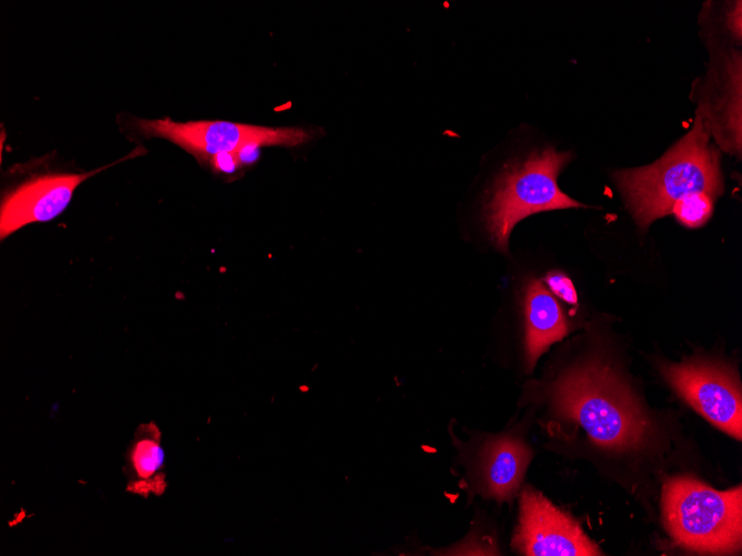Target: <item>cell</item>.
<instances>
[{"instance_id": "cell-10", "label": "cell", "mask_w": 742, "mask_h": 556, "mask_svg": "<svg viewBox=\"0 0 742 556\" xmlns=\"http://www.w3.org/2000/svg\"><path fill=\"white\" fill-rule=\"evenodd\" d=\"M160 438V431L153 422L141 424L134 432L123 468L128 477L129 492L142 496L163 493L166 479L161 471L166 454Z\"/></svg>"}, {"instance_id": "cell-12", "label": "cell", "mask_w": 742, "mask_h": 556, "mask_svg": "<svg viewBox=\"0 0 742 556\" xmlns=\"http://www.w3.org/2000/svg\"><path fill=\"white\" fill-rule=\"evenodd\" d=\"M713 200L705 193L688 194L673 204L671 213L684 226L699 228L710 219Z\"/></svg>"}, {"instance_id": "cell-2", "label": "cell", "mask_w": 742, "mask_h": 556, "mask_svg": "<svg viewBox=\"0 0 742 556\" xmlns=\"http://www.w3.org/2000/svg\"><path fill=\"white\" fill-rule=\"evenodd\" d=\"M555 412L581 425L596 444L616 451L638 448L651 424L640 404L610 366L591 361L569 370L553 384Z\"/></svg>"}, {"instance_id": "cell-11", "label": "cell", "mask_w": 742, "mask_h": 556, "mask_svg": "<svg viewBox=\"0 0 742 556\" xmlns=\"http://www.w3.org/2000/svg\"><path fill=\"white\" fill-rule=\"evenodd\" d=\"M531 458V449L518 438L505 436L490 442L482 462L487 494L499 502L509 501L520 486Z\"/></svg>"}, {"instance_id": "cell-9", "label": "cell", "mask_w": 742, "mask_h": 556, "mask_svg": "<svg viewBox=\"0 0 742 556\" xmlns=\"http://www.w3.org/2000/svg\"><path fill=\"white\" fill-rule=\"evenodd\" d=\"M525 350L529 370L551 344L569 332L563 311L554 295L539 280H532L525 292Z\"/></svg>"}, {"instance_id": "cell-1", "label": "cell", "mask_w": 742, "mask_h": 556, "mask_svg": "<svg viewBox=\"0 0 742 556\" xmlns=\"http://www.w3.org/2000/svg\"><path fill=\"white\" fill-rule=\"evenodd\" d=\"M638 225L642 229L671 214L673 204L692 193L715 199L723 192L720 154L699 114L693 128L654 163L614 173Z\"/></svg>"}, {"instance_id": "cell-5", "label": "cell", "mask_w": 742, "mask_h": 556, "mask_svg": "<svg viewBox=\"0 0 742 556\" xmlns=\"http://www.w3.org/2000/svg\"><path fill=\"white\" fill-rule=\"evenodd\" d=\"M134 127L144 137L167 139L200 159H211L220 152H235L251 142L293 146L313 137L310 130L303 128H270L229 121L176 122L170 118L137 119Z\"/></svg>"}, {"instance_id": "cell-3", "label": "cell", "mask_w": 742, "mask_h": 556, "mask_svg": "<svg viewBox=\"0 0 742 556\" xmlns=\"http://www.w3.org/2000/svg\"><path fill=\"white\" fill-rule=\"evenodd\" d=\"M662 513L673 540L700 554L726 555L741 549V485L716 491L691 476L663 484Z\"/></svg>"}, {"instance_id": "cell-7", "label": "cell", "mask_w": 742, "mask_h": 556, "mask_svg": "<svg viewBox=\"0 0 742 556\" xmlns=\"http://www.w3.org/2000/svg\"><path fill=\"white\" fill-rule=\"evenodd\" d=\"M519 518L512 546L522 555H602L576 520L531 487L521 493Z\"/></svg>"}, {"instance_id": "cell-15", "label": "cell", "mask_w": 742, "mask_h": 556, "mask_svg": "<svg viewBox=\"0 0 742 556\" xmlns=\"http://www.w3.org/2000/svg\"><path fill=\"white\" fill-rule=\"evenodd\" d=\"M261 146L262 145L260 143L251 142V143H245L241 145L239 149H237L234 154L240 166L255 163L260 156Z\"/></svg>"}, {"instance_id": "cell-14", "label": "cell", "mask_w": 742, "mask_h": 556, "mask_svg": "<svg viewBox=\"0 0 742 556\" xmlns=\"http://www.w3.org/2000/svg\"><path fill=\"white\" fill-rule=\"evenodd\" d=\"M212 168L221 173H234L240 164L234 152H220L210 159Z\"/></svg>"}, {"instance_id": "cell-13", "label": "cell", "mask_w": 742, "mask_h": 556, "mask_svg": "<svg viewBox=\"0 0 742 556\" xmlns=\"http://www.w3.org/2000/svg\"><path fill=\"white\" fill-rule=\"evenodd\" d=\"M545 282L552 294L571 305H576V291L573 283L566 275L560 272H552L545 276Z\"/></svg>"}, {"instance_id": "cell-4", "label": "cell", "mask_w": 742, "mask_h": 556, "mask_svg": "<svg viewBox=\"0 0 742 556\" xmlns=\"http://www.w3.org/2000/svg\"><path fill=\"white\" fill-rule=\"evenodd\" d=\"M570 152L538 149L514 161L497 176L482 206V221L493 245L507 252L514 225L527 216L551 210L586 208L563 193L558 175Z\"/></svg>"}, {"instance_id": "cell-6", "label": "cell", "mask_w": 742, "mask_h": 556, "mask_svg": "<svg viewBox=\"0 0 742 556\" xmlns=\"http://www.w3.org/2000/svg\"><path fill=\"white\" fill-rule=\"evenodd\" d=\"M661 372L672 388L705 419L741 439V387L733 372L700 360L664 364Z\"/></svg>"}, {"instance_id": "cell-8", "label": "cell", "mask_w": 742, "mask_h": 556, "mask_svg": "<svg viewBox=\"0 0 742 556\" xmlns=\"http://www.w3.org/2000/svg\"><path fill=\"white\" fill-rule=\"evenodd\" d=\"M139 150V149H138ZM138 150L113 163L84 173H49L24 181L2 200L0 237L3 240L19 229L38 222H48L69 205L74 190L90 176L132 158Z\"/></svg>"}]
</instances>
